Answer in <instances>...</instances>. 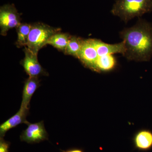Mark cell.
Instances as JSON below:
<instances>
[{
    "mask_svg": "<svg viewBox=\"0 0 152 152\" xmlns=\"http://www.w3.org/2000/svg\"><path fill=\"white\" fill-rule=\"evenodd\" d=\"M71 37L69 34L58 32L50 38L47 45H51L59 50L64 53Z\"/></svg>",
    "mask_w": 152,
    "mask_h": 152,
    "instance_id": "13",
    "label": "cell"
},
{
    "mask_svg": "<svg viewBox=\"0 0 152 152\" xmlns=\"http://www.w3.org/2000/svg\"><path fill=\"white\" fill-rule=\"evenodd\" d=\"M62 152H84L81 149L72 148L67 150L66 151H62Z\"/></svg>",
    "mask_w": 152,
    "mask_h": 152,
    "instance_id": "17",
    "label": "cell"
},
{
    "mask_svg": "<svg viewBox=\"0 0 152 152\" xmlns=\"http://www.w3.org/2000/svg\"><path fill=\"white\" fill-rule=\"evenodd\" d=\"M20 14L13 4L4 5L0 8V28L1 35L5 36L9 30L20 24Z\"/></svg>",
    "mask_w": 152,
    "mask_h": 152,
    "instance_id": "4",
    "label": "cell"
},
{
    "mask_svg": "<svg viewBox=\"0 0 152 152\" xmlns=\"http://www.w3.org/2000/svg\"><path fill=\"white\" fill-rule=\"evenodd\" d=\"M29 109L20 107L16 113L3 123L0 126V136L3 137L8 131L15 127L19 125L25 124L27 125L29 123L26 117L29 113Z\"/></svg>",
    "mask_w": 152,
    "mask_h": 152,
    "instance_id": "8",
    "label": "cell"
},
{
    "mask_svg": "<svg viewBox=\"0 0 152 152\" xmlns=\"http://www.w3.org/2000/svg\"><path fill=\"white\" fill-rule=\"evenodd\" d=\"M115 58L112 55L99 56L96 64V72L98 73L110 72L116 66Z\"/></svg>",
    "mask_w": 152,
    "mask_h": 152,
    "instance_id": "12",
    "label": "cell"
},
{
    "mask_svg": "<svg viewBox=\"0 0 152 152\" xmlns=\"http://www.w3.org/2000/svg\"><path fill=\"white\" fill-rule=\"evenodd\" d=\"M134 148L141 151H147L152 149V131L149 129L139 130L133 136Z\"/></svg>",
    "mask_w": 152,
    "mask_h": 152,
    "instance_id": "9",
    "label": "cell"
},
{
    "mask_svg": "<svg viewBox=\"0 0 152 152\" xmlns=\"http://www.w3.org/2000/svg\"><path fill=\"white\" fill-rule=\"evenodd\" d=\"M83 39L76 36H71L64 52L66 55H70L79 59L83 46Z\"/></svg>",
    "mask_w": 152,
    "mask_h": 152,
    "instance_id": "14",
    "label": "cell"
},
{
    "mask_svg": "<svg viewBox=\"0 0 152 152\" xmlns=\"http://www.w3.org/2000/svg\"><path fill=\"white\" fill-rule=\"evenodd\" d=\"M39 86V80L38 77H29L26 80L22 93L20 107L29 109V106L32 97Z\"/></svg>",
    "mask_w": 152,
    "mask_h": 152,
    "instance_id": "11",
    "label": "cell"
},
{
    "mask_svg": "<svg viewBox=\"0 0 152 152\" xmlns=\"http://www.w3.org/2000/svg\"><path fill=\"white\" fill-rule=\"evenodd\" d=\"M61 30L41 23L33 24L26 47L33 53L38 54L39 50L47 45L48 41L53 35Z\"/></svg>",
    "mask_w": 152,
    "mask_h": 152,
    "instance_id": "3",
    "label": "cell"
},
{
    "mask_svg": "<svg viewBox=\"0 0 152 152\" xmlns=\"http://www.w3.org/2000/svg\"><path fill=\"white\" fill-rule=\"evenodd\" d=\"M23 50L25 57L20 64L29 77H38L40 76L46 75V72L38 61V54L30 50L27 47H25Z\"/></svg>",
    "mask_w": 152,
    "mask_h": 152,
    "instance_id": "6",
    "label": "cell"
},
{
    "mask_svg": "<svg viewBox=\"0 0 152 152\" xmlns=\"http://www.w3.org/2000/svg\"><path fill=\"white\" fill-rule=\"evenodd\" d=\"M124 42L126 52L124 56L129 61H148L152 56V26L140 19L134 26L120 33Z\"/></svg>",
    "mask_w": 152,
    "mask_h": 152,
    "instance_id": "1",
    "label": "cell"
},
{
    "mask_svg": "<svg viewBox=\"0 0 152 152\" xmlns=\"http://www.w3.org/2000/svg\"><path fill=\"white\" fill-rule=\"evenodd\" d=\"M97 52L95 48L94 39L83 40L79 59L86 67L96 72L97 61Z\"/></svg>",
    "mask_w": 152,
    "mask_h": 152,
    "instance_id": "7",
    "label": "cell"
},
{
    "mask_svg": "<svg viewBox=\"0 0 152 152\" xmlns=\"http://www.w3.org/2000/svg\"><path fill=\"white\" fill-rule=\"evenodd\" d=\"M26 129L23 131L20 139L28 143H36L48 140V134L43 121L31 124L29 123Z\"/></svg>",
    "mask_w": 152,
    "mask_h": 152,
    "instance_id": "5",
    "label": "cell"
},
{
    "mask_svg": "<svg viewBox=\"0 0 152 152\" xmlns=\"http://www.w3.org/2000/svg\"><path fill=\"white\" fill-rule=\"evenodd\" d=\"M32 26V24L21 23L16 28L18 34V39L15 44L18 48L26 47Z\"/></svg>",
    "mask_w": 152,
    "mask_h": 152,
    "instance_id": "15",
    "label": "cell"
},
{
    "mask_svg": "<svg viewBox=\"0 0 152 152\" xmlns=\"http://www.w3.org/2000/svg\"><path fill=\"white\" fill-rule=\"evenodd\" d=\"M152 10V0H117L111 13L126 23Z\"/></svg>",
    "mask_w": 152,
    "mask_h": 152,
    "instance_id": "2",
    "label": "cell"
},
{
    "mask_svg": "<svg viewBox=\"0 0 152 152\" xmlns=\"http://www.w3.org/2000/svg\"><path fill=\"white\" fill-rule=\"evenodd\" d=\"M94 42L99 56L117 53L121 54L124 56L126 53L124 41L119 43L110 45L104 43L100 40L94 39Z\"/></svg>",
    "mask_w": 152,
    "mask_h": 152,
    "instance_id": "10",
    "label": "cell"
},
{
    "mask_svg": "<svg viewBox=\"0 0 152 152\" xmlns=\"http://www.w3.org/2000/svg\"><path fill=\"white\" fill-rule=\"evenodd\" d=\"M10 143L5 140L3 137L0 138V152H9Z\"/></svg>",
    "mask_w": 152,
    "mask_h": 152,
    "instance_id": "16",
    "label": "cell"
}]
</instances>
